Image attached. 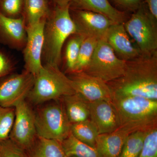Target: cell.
<instances>
[{
  "label": "cell",
  "instance_id": "cell-31",
  "mask_svg": "<svg viewBox=\"0 0 157 157\" xmlns=\"http://www.w3.org/2000/svg\"><path fill=\"white\" fill-rule=\"evenodd\" d=\"M117 6L129 11H135L142 4L143 0H112Z\"/></svg>",
  "mask_w": 157,
  "mask_h": 157
},
{
  "label": "cell",
  "instance_id": "cell-13",
  "mask_svg": "<svg viewBox=\"0 0 157 157\" xmlns=\"http://www.w3.org/2000/svg\"><path fill=\"white\" fill-rule=\"evenodd\" d=\"M112 48L118 57L125 61L136 58L141 53L138 47L131 42L124 23L110 26L104 39Z\"/></svg>",
  "mask_w": 157,
  "mask_h": 157
},
{
  "label": "cell",
  "instance_id": "cell-28",
  "mask_svg": "<svg viewBox=\"0 0 157 157\" xmlns=\"http://www.w3.org/2000/svg\"><path fill=\"white\" fill-rule=\"evenodd\" d=\"M138 157H157V128L147 134L143 148Z\"/></svg>",
  "mask_w": 157,
  "mask_h": 157
},
{
  "label": "cell",
  "instance_id": "cell-25",
  "mask_svg": "<svg viewBox=\"0 0 157 157\" xmlns=\"http://www.w3.org/2000/svg\"><path fill=\"white\" fill-rule=\"evenodd\" d=\"M148 132H136L129 134L124 143L120 157H138Z\"/></svg>",
  "mask_w": 157,
  "mask_h": 157
},
{
  "label": "cell",
  "instance_id": "cell-12",
  "mask_svg": "<svg viewBox=\"0 0 157 157\" xmlns=\"http://www.w3.org/2000/svg\"><path fill=\"white\" fill-rule=\"evenodd\" d=\"M73 16L77 33L100 40L104 39L110 26L116 23L103 14L93 11L74 10Z\"/></svg>",
  "mask_w": 157,
  "mask_h": 157
},
{
  "label": "cell",
  "instance_id": "cell-2",
  "mask_svg": "<svg viewBox=\"0 0 157 157\" xmlns=\"http://www.w3.org/2000/svg\"><path fill=\"white\" fill-rule=\"evenodd\" d=\"M120 128L129 133L157 128V100L135 96H112Z\"/></svg>",
  "mask_w": 157,
  "mask_h": 157
},
{
  "label": "cell",
  "instance_id": "cell-3",
  "mask_svg": "<svg viewBox=\"0 0 157 157\" xmlns=\"http://www.w3.org/2000/svg\"><path fill=\"white\" fill-rule=\"evenodd\" d=\"M77 33L76 24L71 17L70 5L56 6L45 21L42 59L45 64L59 66L63 47L68 38Z\"/></svg>",
  "mask_w": 157,
  "mask_h": 157
},
{
  "label": "cell",
  "instance_id": "cell-4",
  "mask_svg": "<svg viewBox=\"0 0 157 157\" xmlns=\"http://www.w3.org/2000/svg\"><path fill=\"white\" fill-rule=\"evenodd\" d=\"M72 81L56 65L45 64L35 76L33 85L27 98L37 105L58 101L75 94Z\"/></svg>",
  "mask_w": 157,
  "mask_h": 157
},
{
  "label": "cell",
  "instance_id": "cell-19",
  "mask_svg": "<svg viewBox=\"0 0 157 157\" xmlns=\"http://www.w3.org/2000/svg\"><path fill=\"white\" fill-rule=\"evenodd\" d=\"M26 152L29 157H67L61 142L38 136Z\"/></svg>",
  "mask_w": 157,
  "mask_h": 157
},
{
  "label": "cell",
  "instance_id": "cell-9",
  "mask_svg": "<svg viewBox=\"0 0 157 157\" xmlns=\"http://www.w3.org/2000/svg\"><path fill=\"white\" fill-rule=\"evenodd\" d=\"M35 76L27 70L12 74L0 83V106L14 108L27 98Z\"/></svg>",
  "mask_w": 157,
  "mask_h": 157
},
{
  "label": "cell",
  "instance_id": "cell-1",
  "mask_svg": "<svg viewBox=\"0 0 157 157\" xmlns=\"http://www.w3.org/2000/svg\"><path fill=\"white\" fill-rule=\"evenodd\" d=\"M107 83L112 96L157 100V52L126 61L124 75Z\"/></svg>",
  "mask_w": 157,
  "mask_h": 157
},
{
  "label": "cell",
  "instance_id": "cell-27",
  "mask_svg": "<svg viewBox=\"0 0 157 157\" xmlns=\"http://www.w3.org/2000/svg\"><path fill=\"white\" fill-rule=\"evenodd\" d=\"M24 0H1V14L11 18L20 17L23 10Z\"/></svg>",
  "mask_w": 157,
  "mask_h": 157
},
{
  "label": "cell",
  "instance_id": "cell-34",
  "mask_svg": "<svg viewBox=\"0 0 157 157\" xmlns=\"http://www.w3.org/2000/svg\"><path fill=\"white\" fill-rule=\"evenodd\" d=\"M0 1H1V0H0Z\"/></svg>",
  "mask_w": 157,
  "mask_h": 157
},
{
  "label": "cell",
  "instance_id": "cell-30",
  "mask_svg": "<svg viewBox=\"0 0 157 157\" xmlns=\"http://www.w3.org/2000/svg\"><path fill=\"white\" fill-rule=\"evenodd\" d=\"M13 67L12 60L6 54L0 52V78L8 75Z\"/></svg>",
  "mask_w": 157,
  "mask_h": 157
},
{
  "label": "cell",
  "instance_id": "cell-20",
  "mask_svg": "<svg viewBox=\"0 0 157 157\" xmlns=\"http://www.w3.org/2000/svg\"><path fill=\"white\" fill-rule=\"evenodd\" d=\"M23 10L26 26L47 19L50 14L47 0H24Z\"/></svg>",
  "mask_w": 157,
  "mask_h": 157
},
{
  "label": "cell",
  "instance_id": "cell-23",
  "mask_svg": "<svg viewBox=\"0 0 157 157\" xmlns=\"http://www.w3.org/2000/svg\"><path fill=\"white\" fill-rule=\"evenodd\" d=\"M69 38L65 49V59L67 71L71 74L74 71L80 47L85 37L75 34Z\"/></svg>",
  "mask_w": 157,
  "mask_h": 157
},
{
  "label": "cell",
  "instance_id": "cell-14",
  "mask_svg": "<svg viewBox=\"0 0 157 157\" xmlns=\"http://www.w3.org/2000/svg\"><path fill=\"white\" fill-rule=\"evenodd\" d=\"M90 119L100 134L110 133L120 128L119 121L111 101L89 102Z\"/></svg>",
  "mask_w": 157,
  "mask_h": 157
},
{
  "label": "cell",
  "instance_id": "cell-18",
  "mask_svg": "<svg viewBox=\"0 0 157 157\" xmlns=\"http://www.w3.org/2000/svg\"><path fill=\"white\" fill-rule=\"evenodd\" d=\"M63 104L70 123H77L90 119L89 102L75 93L62 98Z\"/></svg>",
  "mask_w": 157,
  "mask_h": 157
},
{
  "label": "cell",
  "instance_id": "cell-5",
  "mask_svg": "<svg viewBox=\"0 0 157 157\" xmlns=\"http://www.w3.org/2000/svg\"><path fill=\"white\" fill-rule=\"evenodd\" d=\"M52 102L35 113L37 136L62 142L71 134L70 123L63 103Z\"/></svg>",
  "mask_w": 157,
  "mask_h": 157
},
{
  "label": "cell",
  "instance_id": "cell-24",
  "mask_svg": "<svg viewBox=\"0 0 157 157\" xmlns=\"http://www.w3.org/2000/svg\"><path fill=\"white\" fill-rule=\"evenodd\" d=\"M99 41L98 39L91 37L85 38L82 43L73 73L82 72L85 70L91 61Z\"/></svg>",
  "mask_w": 157,
  "mask_h": 157
},
{
  "label": "cell",
  "instance_id": "cell-33",
  "mask_svg": "<svg viewBox=\"0 0 157 157\" xmlns=\"http://www.w3.org/2000/svg\"><path fill=\"white\" fill-rule=\"evenodd\" d=\"M56 3V6L59 7H64L70 5L71 0H52Z\"/></svg>",
  "mask_w": 157,
  "mask_h": 157
},
{
  "label": "cell",
  "instance_id": "cell-21",
  "mask_svg": "<svg viewBox=\"0 0 157 157\" xmlns=\"http://www.w3.org/2000/svg\"><path fill=\"white\" fill-rule=\"evenodd\" d=\"M61 144L67 157H99L95 148L76 139L71 132Z\"/></svg>",
  "mask_w": 157,
  "mask_h": 157
},
{
  "label": "cell",
  "instance_id": "cell-17",
  "mask_svg": "<svg viewBox=\"0 0 157 157\" xmlns=\"http://www.w3.org/2000/svg\"><path fill=\"white\" fill-rule=\"evenodd\" d=\"M70 7L100 13L116 23H124L126 19L124 12L114 8L108 0H71Z\"/></svg>",
  "mask_w": 157,
  "mask_h": 157
},
{
  "label": "cell",
  "instance_id": "cell-32",
  "mask_svg": "<svg viewBox=\"0 0 157 157\" xmlns=\"http://www.w3.org/2000/svg\"><path fill=\"white\" fill-rule=\"evenodd\" d=\"M146 2L149 11L157 20V0H146Z\"/></svg>",
  "mask_w": 157,
  "mask_h": 157
},
{
  "label": "cell",
  "instance_id": "cell-7",
  "mask_svg": "<svg viewBox=\"0 0 157 157\" xmlns=\"http://www.w3.org/2000/svg\"><path fill=\"white\" fill-rule=\"evenodd\" d=\"M126 61L117 56L104 39L99 40L91 61L83 72L108 83L122 76Z\"/></svg>",
  "mask_w": 157,
  "mask_h": 157
},
{
  "label": "cell",
  "instance_id": "cell-22",
  "mask_svg": "<svg viewBox=\"0 0 157 157\" xmlns=\"http://www.w3.org/2000/svg\"><path fill=\"white\" fill-rule=\"evenodd\" d=\"M71 132L76 139L95 148L96 139L99 134L97 127L90 119L72 124Z\"/></svg>",
  "mask_w": 157,
  "mask_h": 157
},
{
  "label": "cell",
  "instance_id": "cell-29",
  "mask_svg": "<svg viewBox=\"0 0 157 157\" xmlns=\"http://www.w3.org/2000/svg\"><path fill=\"white\" fill-rule=\"evenodd\" d=\"M0 157H29L25 151L9 138L0 143Z\"/></svg>",
  "mask_w": 157,
  "mask_h": 157
},
{
  "label": "cell",
  "instance_id": "cell-16",
  "mask_svg": "<svg viewBox=\"0 0 157 157\" xmlns=\"http://www.w3.org/2000/svg\"><path fill=\"white\" fill-rule=\"evenodd\" d=\"M130 134L119 128L114 132L98 135L95 149L99 157H120L124 143Z\"/></svg>",
  "mask_w": 157,
  "mask_h": 157
},
{
  "label": "cell",
  "instance_id": "cell-11",
  "mask_svg": "<svg viewBox=\"0 0 157 157\" xmlns=\"http://www.w3.org/2000/svg\"><path fill=\"white\" fill-rule=\"evenodd\" d=\"M76 94L88 102L111 101L112 94L107 82L83 71L71 73L69 76Z\"/></svg>",
  "mask_w": 157,
  "mask_h": 157
},
{
  "label": "cell",
  "instance_id": "cell-6",
  "mask_svg": "<svg viewBox=\"0 0 157 157\" xmlns=\"http://www.w3.org/2000/svg\"><path fill=\"white\" fill-rule=\"evenodd\" d=\"M157 21L142 3L124 23L128 35L137 43L141 54L157 52Z\"/></svg>",
  "mask_w": 157,
  "mask_h": 157
},
{
  "label": "cell",
  "instance_id": "cell-10",
  "mask_svg": "<svg viewBox=\"0 0 157 157\" xmlns=\"http://www.w3.org/2000/svg\"><path fill=\"white\" fill-rule=\"evenodd\" d=\"M46 20L30 26H26L27 41L24 49L25 70L34 76L43 67L42 55L44 44V30Z\"/></svg>",
  "mask_w": 157,
  "mask_h": 157
},
{
  "label": "cell",
  "instance_id": "cell-8",
  "mask_svg": "<svg viewBox=\"0 0 157 157\" xmlns=\"http://www.w3.org/2000/svg\"><path fill=\"white\" fill-rule=\"evenodd\" d=\"M14 108L15 116L9 138L26 151L37 136L35 113L25 100L20 102Z\"/></svg>",
  "mask_w": 157,
  "mask_h": 157
},
{
  "label": "cell",
  "instance_id": "cell-26",
  "mask_svg": "<svg viewBox=\"0 0 157 157\" xmlns=\"http://www.w3.org/2000/svg\"><path fill=\"white\" fill-rule=\"evenodd\" d=\"M14 116V108L0 106V143L9 138Z\"/></svg>",
  "mask_w": 157,
  "mask_h": 157
},
{
  "label": "cell",
  "instance_id": "cell-15",
  "mask_svg": "<svg viewBox=\"0 0 157 157\" xmlns=\"http://www.w3.org/2000/svg\"><path fill=\"white\" fill-rule=\"evenodd\" d=\"M0 36L14 49L24 48L27 38L24 17L11 18L0 13Z\"/></svg>",
  "mask_w": 157,
  "mask_h": 157
}]
</instances>
